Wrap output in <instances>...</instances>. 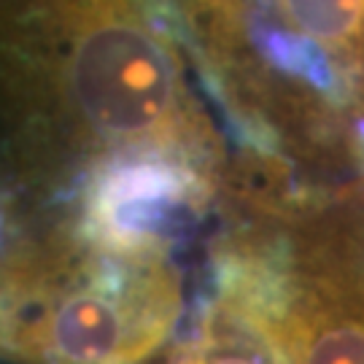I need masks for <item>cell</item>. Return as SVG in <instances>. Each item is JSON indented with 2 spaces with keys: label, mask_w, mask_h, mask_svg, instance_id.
I'll return each instance as SVG.
<instances>
[{
  "label": "cell",
  "mask_w": 364,
  "mask_h": 364,
  "mask_svg": "<svg viewBox=\"0 0 364 364\" xmlns=\"http://www.w3.org/2000/svg\"><path fill=\"white\" fill-rule=\"evenodd\" d=\"M168 11L165 0H49L41 38L57 105L92 165L162 156L213 178V132L189 95Z\"/></svg>",
  "instance_id": "obj_1"
},
{
  "label": "cell",
  "mask_w": 364,
  "mask_h": 364,
  "mask_svg": "<svg viewBox=\"0 0 364 364\" xmlns=\"http://www.w3.org/2000/svg\"><path fill=\"white\" fill-rule=\"evenodd\" d=\"M181 316L168 254L95 246L70 230L0 251V359L144 364Z\"/></svg>",
  "instance_id": "obj_2"
},
{
  "label": "cell",
  "mask_w": 364,
  "mask_h": 364,
  "mask_svg": "<svg viewBox=\"0 0 364 364\" xmlns=\"http://www.w3.org/2000/svg\"><path fill=\"white\" fill-rule=\"evenodd\" d=\"M270 364H364V262L332 240L240 243L213 305Z\"/></svg>",
  "instance_id": "obj_3"
}]
</instances>
